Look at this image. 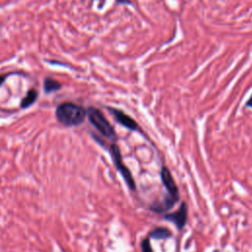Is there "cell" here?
<instances>
[{
    "mask_svg": "<svg viewBox=\"0 0 252 252\" xmlns=\"http://www.w3.org/2000/svg\"><path fill=\"white\" fill-rule=\"evenodd\" d=\"M55 116L59 123L65 126H78L87 117V109L73 102H63L55 110Z\"/></svg>",
    "mask_w": 252,
    "mask_h": 252,
    "instance_id": "6da1fadb",
    "label": "cell"
},
{
    "mask_svg": "<svg viewBox=\"0 0 252 252\" xmlns=\"http://www.w3.org/2000/svg\"><path fill=\"white\" fill-rule=\"evenodd\" d=\"M87 117L90 123L105 138L109 140L116 139V133L112 127V125L105 118L103 113L93 106L87 108Z\"/></svg>",
    "mask_w": 252,
    "mask_h": 252,
    "instance_id": "7a4b0ae2",
    "label": "cell"
},
{
    "mask_svg": "<svg viewBox=\"0 0 252 252\" xmlns=\"http://www.w3.org/2000/svg\"><path fill=\"white\" fill-rule=\"evenodd\" d=\"M109 151H110V155H111L112 161H113V164H114L115 168L117 169V171L122 176L123 180L125 181L126 185L128 186V188L132 191H135L136 190L135 180L133 178V175H132L130 169L123 162V158H122V155H121L119 147L116 144H112L110 146Z\"/></svg>",
    "mask_w": 252,
    "mask_h": 252,
    "instance_id": "3957f363",
    "label": "cell"
},
{
    "mask_svg": "<svg viewBox=\"0 0 252 252\" xmlns=\"http://www.w3.org/2000/svg\"><path fill=\"white\" fill-rule=\"evenodd\" d=\"M160 179L167 191V196L175 203L179 200V190L172 177L171 172L166 166H162L160 169Z\"/></svg>",
    "mask_w": 252,
    "mask_h": 252,
    "instance_id": "277c9868",
    "label": "cell"
},
{
    "mask_svg": "<svg viewBox=\"0 0 252 252\" xmlns=\"http://www.w3.org/2000/svg\"><path fill=\"white\" fill-rule=\"evenodd\" d=\"M187 217H188V209L187 204L182 202L179 209L173 213L165 214L162 219L168 221H171L178 230H182L186 223H187Z\"/></svg>",
    "mask_w": 252,
    "mask_h": 252,
    "instance_id": "5b68a950",
    "label": "cell"
},
{
    "mask_svg": "<svg viewBox=\"0 0 252 252\" xmlns=\"http://www.w3.org/2000/svg\"><path fill=\"white\" fill-rule=\"evenodd\" d=\"M108 111L111 113V115L114 117L116 122L123 126L124 128L130 130V131H139V125L138 123L128 114H126L124 111L114 108V107H107Z\"/></svg>",
    "mask_w": 252,
    "mask_h": 252,
    "instance_id": "8992f818",
    "label": "cell"
},
{
    "mask_svg": "<svg viewBox=\"0 0 252 252\" xmlns=\"http://www.w3.org/2000/svg\"><path fill=\"white\" fill-rule=\"evenodd\" d=\"M171 236V231L164 226H158L149 233V237L154 238L155 240H165Z\"/></svg>",
    "mask_w": 252,
    "mask_h": 252,
    "instance_id": "52a82bcc",
    "label": "cell"
},
{
    "mask_svg": "<svg viewBox=\"0 0 252 252\" xmlns=\"http://www.w3.org/2000/svg\"><path fill=\"white\" fill-rule=\"evenodd\" d=\"M62 88L61 83H59L57 80L47 77L43 80V91L45 94H51L53 92H56Z\"/></svg>",
    "mask_w": 252,
    "mask_h": 252,
    "instance_id": "ba28073f",
    "label": "cell"
},
{
    "mask_svg": "<svg viewBox=\"0 0 252 252\" xmlns=\"http://www.w3.org/2000/svg\"><path fill=\"white\" fill-rule=\"evenodd\" d=\"M38 97V93L36 90L34 89H31L28 91L27 94L23 97L22 101H21V107L22 108H28L31 105H32L36 99Z\"/></svg>",
    "mask_w": 252,
    "mask_h": 252,
    "instance_id": "9c48e42d",
    "label": "cell"
},
{
    "mask_svg": "<svg viewBox=\"0 0 252 252\" xmlns=\"http://www.w3.org/2000/svg\"><path fill=\"white\" fill-rule=\"evenodd\" d=\"M141 250L142 252H154L152 245H151V241H150V237H146L142 240L141 242Z\"/></svg>",
    "mask_w": 252,
    "mask_h": 252,
    "instance_id": "30bf717a",
    "label": "cell"
},
{
    "mask_svg": "<svg viewBox=\"0 0 252 252\" xmlns=\"http://www.w3.org/2000/svg\"><path fill=\"white\" fill-rule=\"evenodd\" d=\"M8 74H4V75H0V87L3 85V83L5 82L6 78H7Z\"/></svg>",
    "mask_w": 252,
    "mask_h": 252,
    "instance_id": "8fae6325",
    "label": "cell"
},
{
    "mask_svg": "<svg viewBox=\"0 0 252 252\" xmlns=\"http://www.w3.org/2000/svg\"><path fill=\"white\" fill-rule=\"evenodd\" d=\"M246 106H247V107L252 108V94H251V96L249 97V99L247 100V102H246Z\"/></svg>",
    "mask_w": 252,
    "mask_h": 252,
    "instance_id": "7c38bea8",
    "label": "cell"
}]
</instances>
